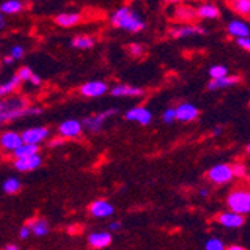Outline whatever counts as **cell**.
Masks as SVG:
<instances>
[{
	"mask_svg": "<svg viewBox=\"0 0 250 250\" xmlns=\"http://www.w3.org/2000/svg\"><path fill=\"white\" fill-rule=\"evenodd\" d=\"M112 26L119 29H126L129 32H140L144 29V22L136 17L135 12H132L129 8L119 9L112 15Z\"/></svg>",
	"mask_w": 250,
	"mask_h": 250,
	"instance_id": "1",
	"label": "cell"
},
{
	"mask_svg": "<svg viewBox=\"0 0 250 250\" xmlns=\"http://www.w3.org/2000/svg\"><path fill=\"white\" fill-rule=\"evenodd\" d=\"M228 207L231 211L247 214L250 213V192L249 190H235L228 198Z\"/></svg>",
	"mask_w": 250,
	"mask_h": 250,
	"instance_id": "2",
	"label": "cell"
},
{
	"mask_svg": "<svg viewBox=\"0 0 250 250\" xmlns=\"http://www.w3.org/2000/svg\"><path fill=\"white\" fill-rule=\"evenodd\" d=\"M232 177H234V169L229 165H216L208 171V178L217 185L228 183Z\"/></svg>",
	"mask_w": 250,
	"mask_h": 250,
	"instance_id": "3",
	"label": "cell"
},
{
	"mask_svg": "<svg viewBox=\"0 0 250 250\" xmlns=\"http://www.w3.org/2000/svg\"><path fill=\"white\" fill-rule=\"evenodd\" d=\"M106 84L102 81H92V83H87L81 87V95L87 96V98H98L102 96L104 93H106Z\"/></svg>",
	"mask_w": 250,
	"mask_h": 250,
	"instance_id": "4",
	"label": "cell"
},
{
	"mask_svg": "<svg viewBox=\"0 0 250 250\" xmlns=\"http://www.w3.org/2000/svg\"><path fill=\"white\" fill-rule=\"evenodd\" d=\"M217 220H219V223L226 226V228H240V226H243V223H244L243 214L235 213V211L219 214Z\"/></svg>",
	"mask_w": 250,
	"mask_h": 250,
	"instance_id": "5",
	"label": "cell"
},
{
	"mask_svg": "<svg viewBox=\"0 0 250 250\" xmlns=\"http://www.w3.org/2000/svg\"><path fill=\"white\" fill-rule=\"evenodd\" d=\"M116 112V109H109V111H105V112H101V114H96V116H92V117H87L83 120L84 126L90 130H93V132H98L104 123L105 119H108L109 116H112Z\"/></svg>",
	"mask_w": 250,
	"mask_h": 250,
	"instance_id": "6",
	"label": "cell"
},
{
	"mask_svg": "<svg viewBox=\"0 0 250 250\" xmlns=\"http://www.w3.org/2000/svg\"><path fill=\"white\" fill-rule=\"evenodd\" d=\"M47 135H48L47 127H33V129L22 132V140L29 144H38L47 138Z\"/></svg>",
	"mask_w": 250,
	"mask_h": 250,
	"instance_id": "7",
	"label": "cell"
},
{
	"mask_svg": "<svg viewBox=\"0 0 250 250\" xmlns=\"http://www.w3.org/2000/svg\"><path fill=\"white\" fill-rule=\"evenodd\" d=\"M59 132L63 138H77L81 133V123L77 120H67L60 125Z\"/></svg>",
	"mask_w": 250,
	"mask_h": 250,
	"instance_id": "8",
	"label": "cell"
},
{
	"mask_svg": "<svg viewBox=\"0 0 250 250\" xmlns=\"http://www.w3.org/2000/svg\"><path fill=\"white\" fill-rule=\"evenodd\" d=\"M41 165V157L36 154L33 156H27V157H21V159H17L14 167L18 169V171H33L36 169L38 167Z\"/></svg>",
	"mask_w": 250,
	"mask_h": 250,
	"instance_id": "9",
	"label": "cell"
},
{
	"mask_svg": "<svg viewBox=\"0 0 250 250\" xmlns=\"http://www.w3.org/2000/svg\"><path fill=\"white\" fill-rule=\"evenodd\" d=\"M0 143H2V147L5 150H17L18 147H21L22 144H24V140H22V136H20L18 133L15 132H6L2 135V140H0Z\"/></svg>",
	"mask_w": 250,
	"mask_h": 250,
	"instance_id": "10",
	"label": "cell"
},
{
	"mask_svg": "<svg viewBox=\"0 0 250 250\" xmlns=\"http://www.w3.org/2000/svg\"><path fill=\"white\" fill-rule=\"evenodd\" d=\"M90 213H92L95 217H108L114 213V208L111 207V204H108L106 201H95L92 206H90Z\"/></svg>",
	"mask_w": 250,
	"mask_h": 250,
	"instance_id": "11",
	"label": "cell"
},
{
	"mask_svg": "<svg viewBox=\"0 0 250 250\" xmlns=\"http://www.w3.org/2000/svg\"><path fill=\"white\" fill-rule=\"evenodd\" d=\"M198 117V109L190 104H183L177 108V119L180 122H193Z\"/></svg>",
	"mask_w": 250,
	"mask_h": 250,
	"instance_id": "12",
	"label": "cell"
},
{
	"mask_svg": "<svg viewBox=\"0 0 250 250\" xmlns=\"http://www.w3.org/2000/svg\"><path fill=\"white\" fill-rule=\"evenodd\" d=\"M126 119L127 120H135V122H138L141 125H148L150 120H151V114H150V111L146 109V108H133L126 114Z\"/></svg>",
	"mask_w": 250,
	"mask_h": 250,
	"instance_id": "13",
	"label": "cell"
},
{
	"mask_svg": "<svg viewBox=\"0 0 250 250\" xmlns=\"http://www.w3.org/2000/svg\"><path fill=\"white\" fill-rule=\"evenodd\" d=\"M83 20L81 14H60L56 18V24L62 26V27H72Z\"/></svg>",
	"mask_w": 250,
	"mask_h": 250,
	"instance_id": "14",
	"label": "cell"
},
{
	"mask_svg": "<svg viewBox=\"0 0 250 250\" xmlns=\"http://www.w3.org/2000/svg\"><path fill=\"white\" fill-rule=\"evenodd\" d=\"M112 96H143L144 90L136 88V87H129V85H117L111 90Z\"/></svg>",
	"mask_w": 250,
	"mask_h": 250,
	"instance_id": "15",
	"label": "cell"
},
{
	"mask_svg": "<svg viewBox=\"0 0 250 250\" xmlns=\"http://www.w3.org/2000/svg\"><path fill=\"white\" fill-rule=\"evenodd\" d=\"M88 244L96 249H102L111 244V235L108 232H99V234H92L88 237Z\"/></svg>",
	"mask_w": 250,
	"mask_h": 250,
	"instance_id": "16",
	"label": "cell"
},
{
	"mask_svg": "<svg viewBox=\"0 0 250 250\" xmlns=\"http://www.w3.org/2000/svg\"><path fill=\"white\" fill-rule=\"evenodd\" d=\"M240 81L238 77H220V78H213V81L208 84V88L210 90H216V88H222V87H229L232 84H237Z\"/></svg>",
	"mask_w": 250,
	"mask_h": 250,
	"instance_id": "17",
	"label": "cell"
},
{
	"mask_svg": "<svg viewBox=\"0 0 250 250\" xmlns=\"http://www.w3.org/2000/svg\"><path fill=\"white\" fill-rule=\"evenodd\" d=\"M228 30L235 38H246V36L250 35L249 27L244 24V22H241V21H232L231 24L228 26Z\"/></svg>",
	"mask_w": 250,
	"mask_h": 250,
	"instance_id": "18",
	"label": "cell"
},
{
	"mask_svg": "<svg viewBox=\"0 0 250 250\" xmlns=\"http://www.w3.org/2000/svg\"><path fill=\"white\" fill-rule=\"evenodd\" d=\"M39 150V147L36 144H29V143H24L21 147H18L17 150H14V157L17 159H21V157H27V156H33L36 154Z\"/></svg>",
	"mask_w": 250,
	"mask_h": 250,
	"instance_id": "19",
	"label": "cell"
},
{
	"mask_svg": "<svg viewBox=\"0 0 250 250\" xmlns=\"http://www.w3.org/2000/svg\"><path fill=\"white\" fill-rule=\"evenodd\" d=\"M229 6L243 17H250V0H231Z\"/></svg>",
	"mask_w": 250,
	"mask_h": 250,
	"instance_id": "20",
	"label": "cell"
},
{
	"mask_svg": "<svg viewBox=\"0 0 250 250\" xmlns=\"http://www.w3.org/2000/svg\"><path fill=\"white\" fill-rule=\"evenodd\" d=\"M27 226H30L32 232L35 235H38V237L45 235V234H47V231H48V225H47V222H45V220H30L27 223Z\"/></svg>",
	"mask_w": 250,
	"mask_h": 250,
	"instance_id": "21",
	"label": "cell"
},
{
	"mask_svg": "<svg viewBox=\"0 0 250 250\" xmlns=\"http://www.w3.org/2000/svg\"><path fill=\"white\" fill-rule=\"evenodd\" d=\"M195 33H206V30L201 29V27L186 26V27H180V29L171 32V35H172L174 38H183V36H189V35H195Z\"/></svg>",
	"mask_w": 250,
	"mask_h": 250,
	"instance_id": "22",
	"label": "cell"
},
{
	"mask_svg": "<svg viewBox=\"0 0 250 250\" xmlns=\"http://www.w3.org/2000/svg\"><path fill=\"white\" fill-rule=\"evenodd\" d=\"M0 9H2V12H5V14H17L22 9V3L20 0H9V2L2 3Z\"/></svg>",
	"mask_w": 250,
	"mask_h": 250,
	"instance_id": "23",
	"label": "cell"
},
{
	"mask_svg": "<svg viewBox=\"0 0 250 250\" xmlns=\"http://www.w3.org/2000/svg\"><path fill=\"white\" fill-rule=\"evenodd\" d=\"M196 12H198V17H202V18H217L219 17V9L213 5H204Z\"/></svg>",
	"mask_w": 250,
	"mask_h": 250,
	"instance_id": "24",
	"label": "cell"
},
{
	"mask_svg": "<svg viewBox=\"0 0 250 250\" xmlns=\"http://www.w3.org/2000/svg\"><path fill=\"white\" fill-rule=\"evenodd\" d=\"M72 45L77 48L81 50H87V48H92L95 45V39L93 38H88V36H78L72 41Z\"/></svg>",
	"mask_w": 250,
	"mask_h": 250,
	"instance_id": "25",
	"label": "cell"
},
{
	"mask_svg": "<svg viewBox=\"0 0 250 250\" xmlns=\"http://www.w3.org/2000/svg\"><path fill=\"white\" fill-rule=\"evenodd\" d=\"M20 189H21V183H20L17 178H8L5 181V185H3V190L6 193H9V195L20 192Z\"/></svg>",
	"mask_w": 250,
	"mask_h": 250,
	"instance_id": "26",
	"label": "cell"
},
{
	"mask_svg": "<svg viewBox=\"0 0 250 250\" xmlns=\"http://www.w3.org/2000/svg\"><path fill=\"white\" fill-rule=\"evenodd\" d=\"M22 80L17 75V77H14L9 83H6V84H3L2 85V88H0V95L2 96H5V95H8V93H11L12 90H15L18 85H20V83H21Z\"/></svg>",
	"mask_w": 250,
	"mask_h": 250,
	"instance_id": "27",
	"label": "cell"
},
{
	"mask_svg": "<svg viewBox=\"0 0 250 250\" xmlns=\"http://www.w3.org/2000/svg\"><path fill=\"white\" fill-rule=\"evenodd\" d=\"M175 15H177L178 20L192 21V20L198 15V12H195V11H192V9H189V8H178L177 12H175Z\"/></svg>",
	"mask_w": 250,
	"mask_h": 250,
	"instance_id": "28",
	"label": "cell"
},
{
	"mask_svg": "<svg viewBox=\"0 0 250 250\" xmlns=\"http://www.w3.org/2000/svg\"><path fill=\"white\" fill-rule=\"evenodd\" d=\"M210 75H211V78L226 77V75H228V69H226L225 66H214L210 69Z\"/></svg>",
	"mask_w": 250,
	"mask_h": 250,
	"instance_id": "29",
	"label": "cell"
},
{
	"mask_svg": "<svg viewBox=\"0 0 250 250\" xmlns=\"http://www.w3.org/2000/svg\"><path fill=\"white\" fill-rule=\"evenodd\" d=\"M223 247H225L223 243L220 240H217V238H211L206 244V249L207 250H223Z\"/></svg>",
	"mask_w": 250,
	"mask_h": 250,
	"instance_id": "30",
	"label": "cell"
},
{
	"mask_svg": "<svg viewBox=\"0 0 250 250\" xmlns=\"http://www.w3.org/2000/svg\"><path fill=\"white\" fill-rule=\"evenodd\" d=\"M32 71L29 69V67H21V69L18 71V77L22 80V81H26V80H30L32 78Z\"/></svg>",
	"mask_w": 250,
	"mask_h": 250,
	"instance_id": "31",
	"label": "cell"
},
{
	"mask_svg": "<svg viewBox=\"0 0 250 250\" xmlns=\"http://www.w3.org/2000/svg\"><path fill=\"white\" fill-rule=\"evenodd\" d=\"M177 119V109H168L165 111V114H164V120L167 123H171Z\"/></svg>",
	"mask_w": 250,
	"mask_h": 250,
	"instance_id": "32",
	"label": "cell"
},
{
	"mask_svg": "<svg viewBox=\"0 0 250 250\" xmlns=\"http://www.w3.org/2000/svg\"><path fill=\"white\" fill-rule=\"evenodd\" d=\"M129 50H130V54L132 56H136V57L141 56L144 53V47H143V45H136V43L135 45H130Z\"/></svg>",
	"mask_w": 250,
	"mask_h": 250,
	"instance_id": "33",
	"label": "cell"
},
{
	"mask_svg": "<svg viewBox=\"0 0 250 250\" xmlns=\"http://www.w3.org/2000/svg\"><path fill=\"white\" fill-rule=\"evenodd\" d=\"M238 45L241 48H244V50H247V51H250V38H240L238 39Z\"/></svg>",
	"mask_w": 250,
	"mask_h": 250,
	"instance_id": "34",
	"label": "cell"
},
{
	"mask_svg": "<svg viewBox=\"0 0 250 250\" xmlns=\"http://www.w3.org/2000/svg\"><path fill=\"white\" fill-rule=\"evenodd\" d=\"M232 169H234V175L241 177V175H244V174H246V167H244V165H241V164L234 165V167H232Z\"/></svg>",
	"mask_w": 250,
	"mask_h": 250,
	"instance_id": "35",
	"label": "cell"
},
{
	"mask_svg": "<svg viewBox=\"0 0 250 250\" xmlns=\"http://www.w3.org/2000/svg\"><path fill=\"white\" fill-rule=\"evenodd\" d=\"M22 54H24V51H22V48L21 47H14L12 48V51H11V56L17 60V59H21L22 57Z\"/></svg>",
	"mask_w": 250,
	"mask_h": 250,
	"instance_id": "36",
	"label": "cell"
},
{
	"mask_svg": "<svg viewBox=\"0 0 250 250\" xmlns=\"http://www.w3.org/2000/svg\"><path fill=\"white\" fill-rule=\"evenodd\" d=\"M30 232H32V228H30V226H24V228H22V229L20 231V237H21L22 240H26V238L30 235Z\"/></svg>",
	"mask_w": 250,
	"mask_h": 250,
	"instance_id": "37",
	"label": "cell"
},
{
	"mask_svg": "<svg viewBox=\"0 0 250 250\" xmlns=\"http://www.w3.org/2000/svg\"><path fill=\"white\" fill-rule=\"evenodd\" d=\"M29 81H30V83H33L35 85H39V84H41V78H39V77H36V75H32V78H30Z\"/></svg>",
	"mask_w": 250,
	"mask_h": 250,
	"instance_id": "38",
	"label": "cell"
},
{
	"mask_svg": "<svg viewBox=\"0 0 250 250\" xmlns=\"http://www.w3.org/2000/svg\"><path fill=\"white\" fill-rule=\"evenodd\" d=\"M119 228H120V223H119V222L109 225V229H112V231H116V229H119Z\"/></svg>",
	"mask_w": 250,
	"mask_h": 250,
	"instance_id": "39",
	"label": "cell"
},
{
	"mask_svg": "<svg viewBox=\"0 0 250 250\" xmlns=\"http://www.w3.org/2000/svg\"><path fill=\"white\" fill-rule=\"evenodd\" d=\"M63 141L62 140H53L51 143H50V147H56V146H59V144H62Z\"/></svg>",
	"mask_w": 250,
	"mask_h": 250,
	"instance_id": "40",
	"label": "cell"
},
{
	"mask_svg": "<svg viewBox=\"0 0 250 250\" xmlns=\"http://www.w3.org/2000/svg\"><path fill=\"white\" fill-rule=\"evenodd\" d=\"M5 249H6V250H17L18 247H17V246H12V244H8Z\"/></svg>",
	"mask_w": 250,
	"mask_h": 250,
	"instance_id": "41",
	"label": "cell"
},
{
	"mask_svg": "<svg viewBox=\"0 0 250 250\" xmlns=\"http://www.w3.org/2000/svg\"><path fill=\"white\" fill-rule=\"evenodd\" d=\"M14 60H15V59H14L12 56H9V57H6V59H5V63H12Z\"/></svg>",
	"mask_w": 250,
	"mask_h": 250,
	"instance_id": "42",
	"label": "cell"
},
{
	"mask_svg": "<svg viewBox=\"0 0 250 250\" xmlns=\"http://www.w3.org/2000/svg\"><path fill=\"white\" fill-rule=\"evenodd\" d=\"M229 250H243V247L241 246H231Z\"/></svg>",
	"mask_w": 250,
	"mask_h": 250,
	"instance_id": "43",
	"label": "cell"
},
{
	"mask_svg": "<svg viewBox=\"0 0 250 250\" xmlns=\"http://www.w3.org/2000/svg\"><path fill=\"white\" fill-rule=\"evenodd\" d=\"M220 132H222V129H220V127H216V129H214V132H213V135H214V136H217Z\"/></svg>",
	"mask_w": 250,
	"mask_h": 250,
	"instance_id": "44",
	"label": "cell"
},
{
	"mask_svg": "<svg viewBox=\"0 0 250 250\" xmlns=\"http://www.w3.org/2000/svg\"><path fill=\"white\" fill-rule=\"evenodd\" d=\"M0 26L5 27V20H3V17H2V20H0Z\"/></svg>",
	"mask_w": 250,
	"mask_h": 250,
	"instance_id": "45",
	"label": "cell"
},
{
	"mask_svg": "<svg viewBox=\"0 0 250 250\" xmlns=\"http://www.w3.org/2000/svg\"><path fill=\"white\" fill-rule=\"evenodd\" d=\"M167 2H169V3H177V2H181V0H167Z\"/></svg>",
	"mask_w": 250,
	"mask_h": 250,
	"instance_id": "46",
	"label": "cell"
},
{
	"mask_svg": "<svg viewBox=\"0 0 250 250\" xmlns=\"http://www.w3.org/2000/svg\"><path fill=\"white\" fill-rule=\"evenodd\" d=\"M247 151H249V153H250V144H249V146H247Z\"/></svg>",
	"mask_w": 250,
	"mask_h": 250,
	"instance_id": "47",
	"label": "cell"
},
{
	"mask_svg": "<svg viewBox=\"0 0 250 250\" xmlns=\"http://www.w3.org/2000/svg\"><path fill=\"white\" fill-rule=\"evenodd\" d=\"M249 180H250V175H249Z\"/></svg>",
	"mask_w": 250,
	"mask_h": 250,
	"instance_id": "48",
	"label": "cell"
}]
</instances>
